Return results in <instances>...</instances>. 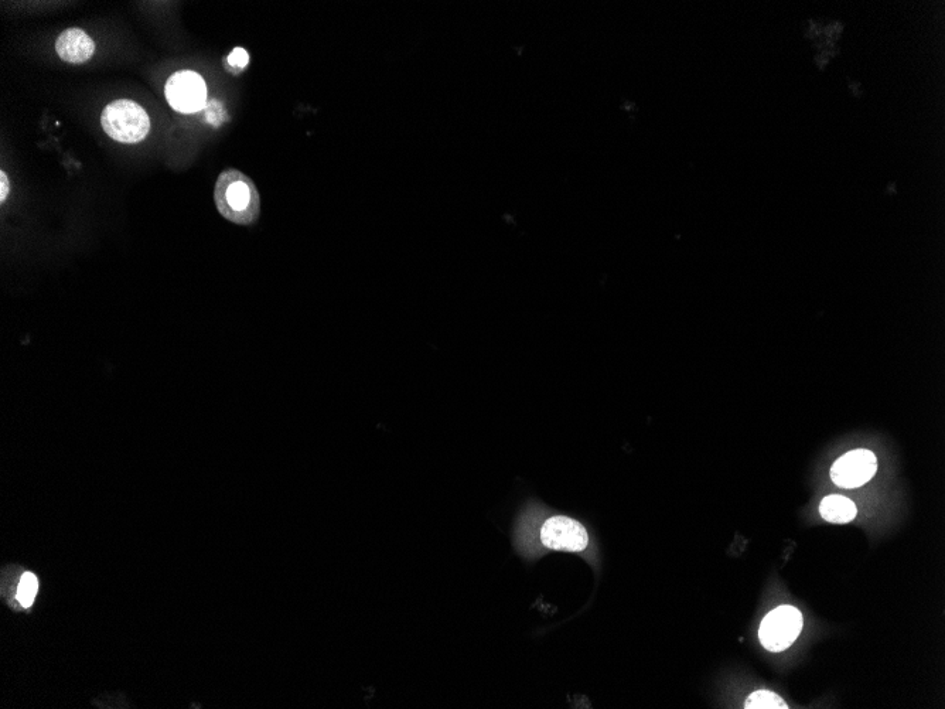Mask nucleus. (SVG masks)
I'll return each instance as SVG.
<instances>
[{
  "label": "nucleus",
  "mask_w": 945,
  "mask_h": 709,
  "mask_svg": "<svg viewBox=\"0 0 945 709\" xmlns=\"http://www.w3.org/2000/svg\"><path fill=\"white\" fill-rule=\"evenodd\" d=\"M218 213L238 226L257 223L261 214V197L251 177L237 169L225 170L214 187Z\"/></svg>",
  "instance_id": "1"
},
{
  "label": "nucleus",
  "mask_w": 945,
  "mask_h": 709,
  "mask_svg": "<svg viewBox=\"0 0 945 709\" xmlns=\"http://www.w3.org/2000/svg\"><path fill=\"white\" fill-rule=\"evenodd\" d=\"M105 134L121 143H138L148 136L150 119L141 105L131 100H117L105 107L101 115Z\"/></svg>",
  "instance_id": "2"
},
{
  "label": "nucleus",
  "mask_w": 945,
  "mask_h": 709,
  "mask_svg": "<svg viewBox=\"0 0 945 709\" xmlns=\"http://www.w3.org/2000/svg\"><path fill=\"white\" fill-rule=\"evenodd\" d=\"M803 626L800 610L790 605L779 606L763 619L759 629L760 643L764 649L779 653L796 642Z\"/></svg>",
  "instance_id": "3"
},
{
  "label": "nucleus",
  "mask_w": 945,
  "mask_h": 709,
  "mask_svg": "<svg viewBox=\"0 0 945 709\" xmlns=\"http://www.w3.org/2000/svg\"><path fill=\"white\" fill-rule=\"evenodd\" d=\"M166 100L180 114H194L206 107L207 85L194 71H177L165 85Z\"/></svg>",
  "instance_id": "4"
},
{
  "label": "nucleus",
  "mask_w": 945,
  "mask_h": 709,
  "mask_svg": "<svg viewBox=\"0 0 945 709\" xmlns=\"http://www.w3.org/2000/svg\"><path fill=\"white\" fill-rule=\"evenodd\" d=\"M878 470V460L868 449H856L841 456L831 469L832 482L842 489H856L869 482Z\"/></svg>",
  "instance_id": "5"
},
{
  "label": "nucleus",
  "mask_w": 945,
  "mask_h": 709,
  "mask_svg": "<svg viewBox=\"0 0 945 709\" xmlns=\"http://www.w3.org/2000/svg\"><path fill=\"white\" fill-rule=\"evenodd\" d=\"M541 541L549 550L578 552L589 544L586 528L565 516L551 517L541 528Z\"/></svg>",
  "instance_id": "6"
},
{
  "label": "nucleus",
  "mask_w": 945,
  "mask_h": 709,
  "mask_svg": "<svg viewBox=\"0 0 945 709\" xmlns=\"http://www.w3.org/2000/svg\"><path fill=\"white\" fill-rule=\"evenodd\" d=\"M56 51L61 60L70 64H84L92 59L95 53L94 40L84 30H64L56 42Z\"/></svg>",
  "instance_id": "7"
},
{
  "label": "nucleus",
  "mask_w": 945,
  "mask_h": 709,
  "mask_svg": "<svg viewBox=\"0 0 945 709\" xmlns=\"http://www.w3.org/2000/svg\"><path fill=\"white\" fill-rule=\"evenodd\" d=\"M820 514L832 524L851 523L856 517V506L851 500L839 494H831L821 501Z\"/></svg>",
  "instance_id": "8"
},
{
  "label": "nucleus",
  "mask_w": 945,
  "mask_h": 709,
  "mask_svg": "<svg viewBox=\"0 0 945 709\" xmlns=\"http://www.w3.org/2000/svg\"><path fill=\"white\" fill-rule=\"evenodd\" d=\"M746 709H787L788 705L780 695L771 693V691H756L747 698Z\"/></svg>",
  "instance_id": "9"
},
{
  "label": "nucleus",
  "mask_w": 945,
  "mask_h": 709,
  "mask_svg": "<svg viewBox=\"0 0 945 709\" xmlns=\"http://www.w3.org/2000/svg\"><path fill=\"white\" fill-rule=\"evenodd\" d=\"M37 591H39V579L32 572H25L20 581L19 593H17L20 608H30L36 599Z\"/></svg>",
  "instance_id": "10"
},
{
  "label": "nucleus",
  "mask_w": 945,
  "mask_h": 709,
  "mask_svg": "<svg viewBox=\"0 0 945 709\" xmlns=\"http://www.w3.org/2000/svg\"><path fill=\"white\" fill-rule=\"evenodd\" d=\"M248 63V51L241 49V47H237V49L231 51L230 56H228L227 60H225V66L230 68V70L237 71V74L244 70V68L248 66Z\"/></svg>",
  "instance_id": "11"
},
{
  "label": "nucleus",
  "mask_w": 945,
  "mask_h": 709,
  "mask_svg": "<svg viewBox=\"0 0 945 709\" xmlns=\"http://www.w3.org/2000/svg\"><path fill=\"white\" fill-rule=\"evenodd\" d=\"M0 186H2L0 187V189H2V192H0V201L5 203L10 190L8 175H6L5 172H0Z\"/></svg>",
  "instance_id": "12"
}]
</instances>
